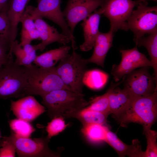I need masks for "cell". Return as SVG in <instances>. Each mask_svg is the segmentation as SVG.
<instances>
[{"label": "cell", "instance_id": "f1b7e54d", "mask_svg": "<svg viewBox=\"0 0 157 157\" xmlns=\"http://www.w3.org/2000/svg\"><path fill=\"white\" fill-rule=\"evenodd\" d=\"M67 126L65 124L64 119L61 117L53 118L46 127L47 136L50 140L52 137L58 135L64 131Z\"/></svg>", "mask_w": 157, "mask_h": 157}, {"label": "cell", "instance_id": "484cf974", "mask_svg": "<svg viewBox=\"0 0 157 157\" xmlns=\"http://www.w3.org/2000/svg\"><path fill=\"white\" fill-rule=\"evenodd\" d=\"M9 125L10 130L16 136L21 138H29L35 131L29 122L21 119L10 120Z\"/></svg>", "mask_w": 157, "mask_h": 157}, {"label": "cell", "instance_id": "e575fe53", "mask_svg": "<svg viewBox=\"0 0 157 157\" xmlns=\"http://www.w3.org/2000/svg\"><path fill=\"white\" fill-rule=\"evenodd\" d=\"M10 0H0V13L8 9Z\"/></svg>", "mask_w": 157, "mask_h": 157}, {"label": "cell", "instance_id": "ffe728a7", "mask_svg": "<svg viewBox=\"0 0 157 157\" xmlns=\"http://www.w3.org/2000/svg\"><path fill=\"white\" fill-rule=\"evenodd\" d=\"M71 49L70 46L64 45L37 56L34 62L39 67L49 68L55 65L65 57Z\"/></svg>", "mask_w": 157, "mask_h": 157}, {"label": "cell", "instance_id": "7402d4cb", "mask_svg": "<svg viewBox=\"0 0 157 157\" xmlns=\"http://www.w3.org/2000/svg\"><path fill=\"white\" fill-rule=\"evenodd\" d=\"M108 130L104 125L91 124L83 126L81 131L89 142L97 143L105 142Z\"/></svg>", "mask_w": 157, "mask_h": 157}, {"label": "cell", "instance_id": "7c38bea8", "mask_svg": "<svg viewBox=\"0 0 157 157\" xmlns=\"http://www.w3.org/2000/svg\"><path fill=\"white\" fill-rule=\"evenodd\" d=\"M104 0H68L63 14L72 33L80 21L88 17Z\"/></svg>", "mask_w": 157, "mask_h": 157}, {"label": "cell", "instance_id": "603a6c76", "mask_svg": "<svg viewBox=\"0 0 157 157\" xmlns=\"http://www.w3.org/2000/svg\"><path fill=\"white\" fill-rule=\"evenodd\" d=\"M108 78L107 74L98 69L87 71L85 73L83 83L89 88L94 90H100L106 84Z\"/></svg>", "mask_w": 157, "mask_h": 157}, {"label": "cell", "instance_id": "d590c367", "mask_svg": "<svg viewBox=\"0 0 157 157\" xmlns=\"http://www.w3.org/2000/svg\"><path fill=\"white\" fill-rule=\"evenodd\" d=\"M3 138L2 139L0 140V148L1 147L2 143L3 142Z\"/></svg>", "mask_w": 157, "mask_h": 157}, {"label": "cell", "instance_id": "9c48e42d", "mask_svg": "<svg viewBox=\"0 0 157 157\" xmlns=\"http://www.w3.org/2000/svg\"><path fill=\"white\" fill-rule=\"evenodd\" d=\"M38 5L34 7L29 6L32 18H47L58 25L61 29L62 33L69 37L72 49L77 48L75 38L71 32L60 8L61 0H37Z\"/></svg>", "mask_w": 157, "mask_h": 157}, {"label": "cell", "instance_id": "ac0fdd59", "mask_svg": "<svg viewBox=\"0 0 157 157\" xmlns=\"http://www.w3.org/2000/svg\"><path fill=\"white\" fill-rule=\"evenodd\" d=\"M105 142L111 146L120 156L124 157L126 156L131 157L143 156V151L142 150L140 142L138 140H133L131 145H127L122 141L115 133L109 129Z\"/></svg>", "mask_w": 157, "mask_h": 157}, {"label": "cell", "instance_id": "1f68e13d", "mask_svg": "<svg viewBox=\"0 0 157 157\" xmlns=\"http://www.w3.org/2000/svg\"><path fill=\"white\" fill-rule=\"evenodd\" d=\"M3 140L0 149V157H14L16 152L13 143L7 138H3Z\"/></svg>", "mask_w": 157, "mask_h": 157}, {"label": "cell", "instance_id": "4fadbf2b", "mask_svg": "<svg viewBox=\"0 0 157 157\" xmlns=\"http://www.w3.org/2000/svg\"><path fill=\"white\" fill-rule=\"evenodd\" d=\"M10 110L18 118L29 122H32L46 111L31 95L21 98L19 100L11 101Z\"/></svg>", "mask_w": 157, "mask_h": 157}, {"label": "cell", "instance_id": "3957f363", "mask_svg": "<svg viewBox=\"0 0 157 157\" xmlns=\"http://www.w3.org/2000/svg\"><path fill=\"white\" fill-rule=\"evenodd\" d=\"M13 53L0 69V99L22 98L28 96L29 87L24 66L14 60Z\"/></svg>", "mask_w": 157, "mask_h": 157}, {"label": "cell", "instance_id": "4dcf8cb0", "mask_svg": "<svg viewBox=\"0 0 157 157\" xmlns=\"http://www.w3.org/2000/svg\"><path fill=\"white\" fill-rule=\"evenodd\" d=\"M34 21L32 18L29 6H27L20 20L22 24V32L30 31L36 28Z\"/></svg>", "mask_w": 157, "mask_h": 157}, {"label": "cell", "instance_id": "52a82bcc", "mask_svg": "<svg viewBox=\"0 0 157 157\" xmlns=\"http://www.w3.org/2000/svg\"><path fill=\"white\" fill-rule=\"evenodd\" d=\"M140 0H104L99 9L110 22V30L113 33L119 29L127 31L126 22Z\"/></svg>", "mask_w": 157, "mask_h": 157}, {"label": "cell", "instance_id": "8d00e7d4", "mask_svg": "<svg viewBox=\"0 0 157 157\" xmlns=\"http://www.w3.org/2000/svg\"><path fill=\"white\" fill-rule=\"evenodd\" d=\"M141 1H146L148 0H140ZM152 0L154 1H156L157 0Z\"/></svg>", "mask_w": 157, "mask_h": 157}, {"label": "cell", "instance_id": "cb8c5ba5", "mask_svg": "<svg viewBox=\"0 0 157 157\" xmlns=\"http://www.w3.org/2000/svg\"><path fill=\"white\" fill-rule=\"evenodd\" d=\"M108 115L85 108L76 113L73 117L78 119L83 126L91 124L104 125L106 122Z\"/></svg>", "mask_w": 157, "mask_h": 157}, {"label": "cell", "instance_id": "8fae6325", "mask_svg": "<svg viewBox=\"0 0 157 157\" xmlns=\"http://www.w3.org/2000/svg\"><path fill=\"white\" fill-rule=\"evenodd\" d=\"M122 59L118 65L114 64L112 68L111 74L116 82L135 69L143 67H152L150 61L144 54L139 51L135 46L131 49L120 51Z\"/></svg>", "mask_w": 157, "mask_h": 157}, {"label": "cell", "instance_id": "836d02e7", "mask_svg": "<svg viewBox=\"0 0 157 157\" xmlns=\"http://www.w3.org/2000/svg\"><path fill=\"white\" fill-rule=\"evenodd\" d=\"M21 41L19 43L23 47L27 44H30L33 40L40 38L39 32L36 28L30 31L21 32Z\"/></svg>", "mask_w": 157, "mask_h": 157}, {"label": "cell", "instance_id": "d6a6232c", "mask_svg": "<svg viewBox=\"0 0 157 157\" xmlns=\"http://www.w3.org/2000/svg\"><path fill=\"white\" fill-rule=\"evenodd\" d=\"M10 44L9 40L0 38V69L7 62Z\"/></svg>", "mask_w": 157, "mask_h": 157}, {"label": "cell", "instance_id": "9a60e30c", "mask_svg": "<svg viewBox=\"0 0 157 157\" xmlns=\"http://www.w3.org/2000/svg\"><path fill=\"white\" fill-rule=\"evenodd\" d=\"M113 33L110 30L106 33L99 31L94 42L93 53L86 59L88 63H93L104 67L106 57L112 45Z\"/></svg>", "mask_w": 157, "mask_h": 157}, {"label": "cell", "instance_id": "5b68a950", "mask_svg": "<svg viewBox=\"0 0 157 157\" xmlns=\"http://www.w3.org/2000/svg\"><path fill=\"white\" fill-rule=\"evenodd\" d=\"M86 59L73 49L59 61L56 67L57 72L64 84L71 91L83 93V78L87 71Z\"/></svg>", "mask_w": 157, "mask_h": 157}, {"label": "cell", "instance_id": "83f0119b", "mask_svg": "<svg viewBox=\"0 0 157 157\" xmlns=\"http://www.w3.org/2000/svg\"><path fill=\"white\" fill-rule=\"evenodd\" d=\"M144 132L147 139V145L146 151H144V157H156L157 133L151 129Z\"/></svg>", "mask_w": 157, "mask_h": 157}, {"label": "cell", "instance_id": "d4e9b609", "mask_svg": "<svg viewBox=\"0 0 157 157\" xmlns=\"http://www.w3.org/2000/svg\"><path fill=\"white\" fill-rule=\"evenodd\" d=\"M17 41L15 40L10 45V53L15 56V61L18 65L27 66L32 64L35 59L37 55L36 50L25 52Z\"/></svg>", "mask_w": 157, "mask_h": 157}, {"label": "cell", "instance_id": "44dd1931", "mask_svg": "<svg viewBox=\"0 0 157 157\" xmlns=\"http://www.w3.org/2000/svg\"><path fill=\"white\" fill-rule=\"evenodd\" d=\"M136 45L143 46L147 49L154 69L153 76L157 81V31L147 37H143L134 41Z\"/></svg>", "mask_w": 157, "mask_h": 157}, {"label": "cell", "instance_id": "e0dca14e", "mask_svg": "<svg viewBox=\"0 0 157 157\" xmlns=\"http://www.w3.org/2000/svg\"><path fill=\"white\" fill-rule=\"evenodd\" d=\"M123 80L112 85L110 88L108 95L110 114H112L117 119L126 109L131 98L128 92L125 89H121L116 87Z\"/></svg>", "mask_w": 157, "mask_h": 157}, {"label": "cell", "instance_id": "30bf717a", "mask_svg": "<svg viewBox=\"0 0 157 157\" xmlns=\"http://www.w3.org/2000/svg\"><path fill=\"white\" fill-rule=\"evenodd\" d=\"M148 67L134 70L126 76L124 88L131 97L145 96L157 91V81Z\"/></svg>", "mask_w": 157, "mask_h": 157}, {"label": "cell", "instance_id": "d6986e66", "mask_svg": "<svg viewBox=\"0 0 157 157\" xmlns=\"http://www.w3.org/2000/svg\"><path fill=\"white\" fill-rule=\"evenodd\" d=\"M30 0H10L8 15L10 23L9 40L10 45L15 40L17 26L25 8Z\"/></svg>", "mask_w": 157, "mask_h": 157}, {"label": "cell", "instance_id": "5bb4252c", "mask_svg": "<svg viewBox=\"0 0 157 157\" xmlns=\"http://www.w3.org/2000/svg\"><path fill=\"white\" fill-rule=\"evenodd\" d=\"M36 28L38 31L41 42L33 45L36 50L42 51L49 44L54 42L66 45L71 42L70 38L62 33H60L57 29L48 24L42 18H38L34 20Z\"/></svg>", "mask_w": 157, "mask_h": 157}, {"label": "cell", "instance_id": "8992f818", "mask_svg": "<svg viewBox=\"0 0 157 157\" xmlns=\"http://www.w3.org/2000/svg\"><path fill=\"white\" fill-rule=\"evenodd\" d=\"M147 5L146 1L140 3L127 21V29L133 33L134 41L157 31V6Z\"/></svg>", "mask_w": 157, "mask_h": 157}, {"label": "cell", "instance_id": "7a4b0ae2", "mask_svg": "<svg viewBox=\"0 0 157 157\" xmlns=\"http://www.w3.org/2000/svg\"><path fill=\"white\" fill-rule=\"evenodd\" d=\"M157 114V91L151 94L131 97L128 106L117 120L122 126L133 122L142 124L144 131L151 129Z\"/></svg>", "mask_w": 157, "mask_h": 157}, {"label": "cell", "instance_id": "ba28073f", "mask_svg": "<svg viewBox=\"0 0 157 157\" xmlns=\"http://www.w3.org/2000/svg\"><path fill=\"white\" fill-rule=\"evenodd\" d=\"M14 144L16 151L19 157H58L60 151H54L49 147L50 139L47 136L33 139L21 138L11 131L7 137Z\"/></svg>", "mask_w": 157, "mask_h": 157}, {"label": "cell", "instance_id": "6da1fadb", "mask_svg": "<svg viewBox=\"0 0 157 157\" xmlns=\"http://www.w3.org/2000/svg\"><path fill=\"white\" fill-rule=\"evenodd\" d=\"M83 93H78L66 89L50 92L41 97L42 103L47 109L51 119L61 117L64 119L73 117L74 115L89 105Z\"/></svg>", "mask_w": 157, "mask_h": 157}, {"label": "cell", "instance_id": "74e56055", "mask_svg": "<svg viewBox=\"0 0 157 157\" xmlns=\"http://www.w3.org/2000/svg\"><path fill=\"white\" fill-rule=\"evenodd\" d=\"M1 137V135H0V138Z\"/></svg>", "mask_w": 157, "mask_h": 157}, {"label": "cell", "instance_id": "f546056e", "mask_svg": "<svg viewBox=\"0 0 157 157\" xmlns=\"http://www.w3.org/2000/svg\"><path fill=\"white\" fill-rule=\"evenodd\" d=\"M8 9L0 13V38L9 41L10 23L8 15Z\"/></svg>", "mask_w": 157, "mask_h": 157}, {"label": "cell", "instance_id": "277c9868", "mask_svg": "<svg viewBox=\"0 0 157 157\" xmlns=\"http://www.w3.org/2000/svg\"><path fill=\"white\" fill-rule=\"evenodd\" d=\"M24 67L29 85L28 96L37 95L41 97L59 89L71 90L63 82L56 67L42 68L32 64Z\"/></svg>", "mask_w": 157, "mask_h": 157}, {"label": "cell", "instance_id": "4316f807", "mask_svg": "<svg viewBox=\"0 0 157 157\" xmlns=\"http://www.w3.org/2000/svg\"><path fill=\"white\" fill-rule=\"evenodd\" d=\"M110 89L104 94L92 98L89 102L86 109L109 115L110 114L108 95Z\"/></svg>", "mask_w": 157, "mask_h": 157}, {"label": "cell", "instance_id": "2e32d148", "mask_svg": "<svg viewBox=\"0 0 157 157\" xmlns=\"http://www.w3.org/2000/svg\"><path fill=\"white\" fill-rule=\"evenodd\" d=\"M99 10H96L81 24L83 32L84 41L80 46L81 51H87L92 49L99 31V27L101 16Z\"/></svg>", "mask_w": 157, "mask_h": 157}]
</instances>
